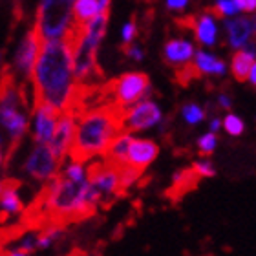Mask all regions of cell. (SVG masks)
Segmentation results:
<instances>
[{
	"label": "cell",
	"mask_w": 256,
	"mask_h": 256,
	"mask_svg": "<svg viewBox=\"0 0 256 256\" xmlns=\"http://www.w3.org/2000/svg\"><path fill=\"white\" fill-rule=\"evenodd\" d=\"M218 104H220V108H224V110H230V108H232V99H230L227 94H220Z\"/></svg>",
	"instance_id": "cell-32"
},
{
	"label": "cell",
	"mask_w": 256,
	"mask_h": 256,
	"mask_svg": "<svg viewBox=\"0 0 256 256\" xmlns=\"http://www.w3.org/2000/svg\"><path fill=\"white\" fill-rule=\"evenodd\" d=\"M254 60H256V44L249 42L244 48L236 50V54L232 55V60H230V72H232V75L238 80H247Z\"/></svg>",
	"instance_id": "cell-16"
},
{
	"label": "cell",
	"mask_w": 256,
	"mask_h": 256,
	"mask_svg": "<svg viewBox=\"0 0 256 256\" xmlns=\"http://www.w3.org/2000/svg\"><path fill=\"white\" fill-rule=\"evenodd\" d=\"M132 139H134V134L123 128V130L114 138V141L110 143V146H108L106 154H104L106 161H110V163H114V165H118V166L126 165L128 148H130Z\"/></svg>",
	"instance_id": "cell-18"
},
{
	"label": "cell",
	"mask_w": 256,
	"mask_h": 256,
	"mask_svg": "<svg viewBox=\"0 0 256 256\" xmlns=\"http://www.w3.org/2000/svg\"><path fill=\"white\" fill-rule=\"evenodd\" d=\"M75 0H40L35 30L42 40L62 38L74 26Z\"/></svg>",
	"instance_id": "cell-4"
},
{
	"label": "cell",
	"mask_w": 256,
	"mask_h": 256,
	"mask_svg": "<svg viewBox=\"0 0 256 256\" xmlns=\"http://www.w3.org/2000/svg\"><path fill=\"white\" fill-rule=\"evenodd\" d=\"M224 130L229 134V136H232V138H238V136H242L244 130H246V123H244V119H242L240 116L227 114L224 118Z\"/></svg>",
	"instance_id": "cell-22"
},
{
	"label": "cell",
	"mask_w": 256,
	"mask_h": 256,
	"mask_svg": "<svg viewBox=\"0 0 256 256\" xmlns=\"http://www.w3.org/2000/svg\"><path fill=\"white\" fill-rule=\"evenodd\" d=\"M90 182L94 187L102 194V200L118 196L123 185H121V168L110 161L94 163L90 166Z\"/></svg>",
	"instance_id": "cell-8"
},
{
	"label": "cell",
	"mask_w": 256,
	"mask_h": 256,
	"mask_svg": "<svg viewBox=\"0 0 256 256\" xmlns=\"http://www.w3.org/2000/svg\"><path fill=\"white\" fill-rule=\"evenodd\" d=\"M40 46H42V38L38 37L35 26L30 30V32L24 35L22 42L18 44V50H16L15 55V70L22 77H32L33 68L37 64L38 59V52H40Z\"/></svg>",
	"instance_id": "cell-11"
},
{
	"label": "cell",
	"mask_w": 256,
	"mask_h": 256,
	"mask_svg": "<svg viewBox=\"0 0 256 256\" xmlns=\"http://www.w3.org/2000/svg\"><path fill=\"white\" fill-rule=\"evenodd\" d=\"M205 116H207V112H205L200 104H196V102H187V104L182 108L183 121L187 124H190V126H196V124L202 123L203 119H205Z\"/></svg>",
	"instance_id": "cell-21"
},
{
	"label": "cell",
	"mask_w": 256,
	"mask_h": 256,
	"mask_svg": "<svg viewBox=\"0 0 256 256\" xmlns=\"http://www.w3.org/2000/svg\"><path fill=\"white\" fill-rule=\"evenodd\" d=\"M240 13H254L256 11V0H234Z\"/></svg>",
	"instance_id": "cell-29"
},
{
	"label": "cell",
	"mask_w": 256,
	"mask_h": 256,
	"mask_svg": "<svg viewBox=\"0 0 256 256\" xmlns=\"http://www.w3.org/2000/svg\"><path fill=\"white\" fill-rule=\"evenodd\" d=\"M224 128V119H220V118H212L210 121H208V130L214 134H218L220 130Z\"/></svg>",
	"instance_id": "cell-33"
},
{
	"label": "cell",
	"mask_w": 256,
	"mask_h": 256,
	"mask_svg": "<svg viewBox=\"0 0 256 256\" xmlns=\"http://www.w3.org/2000/svg\"><path fill=\"white\" fill-rule=\"evenodd\" d=\"M6 256H32V252H26V251H20V249H15V251L8 252Z\"/></svg>",
	"instance_id": "cell-36"
},
{
	"label": "cell",
	"mask_w": 256,
	"mask_h": 256,
	"mask_svg": "<svg viewBox=\"0 0 256 256\" xmlns=\"http://www.w3.org/2000/svg\"><path fill=\"white\" fill-rule=\"evenodd\" d=\"M163 121V112L158 102L143 99L126 108L123 114V128L128 132H144L150 128L158 126Z\"/></svg>",
	"instance_id": "cell-7"
},
{
	"label": "cell",
	"mask_w": 256,
	"mask_h": 256,
	"mask_svg": "<svg viewBox=\"0 0 256 256\" xmlns=\"http://www.w3.org/2000/svg\"><path fill=\"white\" fill-rule=\"evenodd\" d=\"M99 2L97 0H75L74 2V24L84 26L96 15H99Z\"/></svg>",
	"instance_id": "cell-20"
},
{
	"label": "cell",
	"mask_w": 256,
	"mask_h": 256,
	"mask_svg": "<svg viewBox=\"0 0 256 256\" xmlns=\"http://www.w3.org/2000/svg\"><path fill=\"white\" fill-rule=\"evenodd\" d=\"M6 183H8V180H6V182H0V194H2V192H4V188H6Z\"/></svg>",
	"instance_id": "cell-37"
},
{
	"label": "cell",
	"mask_w": 256,
	"mask_h": 256,
	"mask_svg": "<svg viewBox=\"0 0 256 256\" xmlns=\"http://www.w3.org/2000/svg\"><path fill=\"white\" fill-rule=\"evenodd\" d=\"M102 194L88 180L86 183H75L59 174L48 182L44 188V207L55 218L77 220L86 218L101 205Z\"/></svg>",
	"instance_id": "cell-3"
},
{
	"label": "cell",
	"mask_w": 256,
	"mask_h": 256,
	"mask_svg": "<svg viewBox=\"0 0 256 256\" xmlns=\"http://www.w3.org/2000/svg\"><path fill=\"white\" fill-rule=\"evenodd\" d=\"M136 33H138V24H136V20L126 22L123 28V35H121L124 46H130V42H132L134 37H136Z\"/></svg>",
	"instance_id": "cell-28"
},
{
	"label": "cell",
	"mask_w": 256,
	"mask_h": 256,
	"mask_svg": "<svg viewBox=\"0 0 256 256\" xmlns=\"http://www.w3.org/2000/svg\"><path fill=\"white\" fill-rule=\"evenodd\" d=\"M214 10H216V13L220 16H224V18H230V16H236L240 13L234 0H216Z\"/></svg>",
	"instance_id": "cell-25"
},
{
	"label": "cell",
	"mask_w": 256,
	"mask_h": 256,
	"mask_svg": "<svg viewBox=\"0 0 256 256\" xmlns=\"http://www.w3.org/2000/svg\"><path fill=\"white\" fill-rule=\"evenodd\" d=\"M60 114L57 108L50 104H35L33 106L32 136L35 143H50L59 123Z\"/></svg>",
	"instance_id": "cell-10"
},
{
	"label": "cell",
	"mask_w": 256,
	"mask_h": 256,
	"mask_svg": "<svg viewBox=\"0 0 256 256\" xmlns=\"http://www.w3.org/2000/svg\"><path fill=\"white\" fill-rule=\"evenodd\" d=\"M194 68H196L198 74L203 75H216V77H222L227 72V64L224 62L222 59H218L216 55L208 54V52H196L194 55Z\"/></svg>",
	"instance_id": "cell-19"
},
{
	"label": "cell",
	"mask_w": 256,
	"mask_h": 256,
	"mask_svg": "<svg viewBox=\"0 0 256 256\" xmlns=\"http://www.w3.org/2000/svg\"><path fill=\"white\" fill-rule=\"evenodd\" d=\"M218 22L212 13H202L194 20V35L202 46H214L218 42Z\"/></svg>",
	"instance_id": "cell-15"
},
{
	"label": "cell",
	"mask_w": 256,
	"mask_h": 256,
	"mask_svg": "<svg viewBox=\"0 0 256 256\" xmlns=\"http://www.w3.org/2000/svg\"><path fill=\"white\" fill-rule=\"evenodd\" d=\"M33 106L50 104L59 112L74 110L79 97V82L74 70L70 37L42 40L32 74Z\"/></svg>",
	"instance_id": "cell-1"
},
{
	"label": "cell",
	"mask_w": 256,
	"mask_h": 256,
	"mask_svg": "<svg viewBox=\"0 0 256 256\" xmlns=\"http://www.w3.org/2000/svg\"><path fill=\"white\" fill-rule=\"evenodd\" d=\"M216 146H218V136L210 130L198 138V150L202 156H210L216 150Z\"/></svg>",
	"instance_id": "cell-23"
},
{
	"label": "cell",
	"mask_w": 256,
	"mask_h": 256,
	"mask_svg": "<svg viewBox=\"0 0 256 256\" xmlns=\"http://www.w3.org/2000/svg\"><path fill=\"white\" fill-rule=\"evenodd\" d=\"M192 170L196 172L198 178H214V176H216V166H214L212 161L207 160V158L194 161Z\"/></svg>",
	"instance_id": "cell-24"
},
{
	"label": "cell",
	"mask_w": 256,
	"mask_h": 256,
	"mask_svg": "<svg viewBox=\"0 0 256 256\" xmlns=\"http://www.w3.org/2000/svg\"><path fill=\"white\" fill-rule=\"evenodd\" d=\"M247 80H249L252 86H256V60H254V64H252L251 72H249V77H247Z\"/></svg>",
	"instance_id": "cell-35"
},
{
	"label": "cell",
	"mask_w": 256,
	"mask_h": 256,
	"mask_svg": "<svg viewBox=\"0 0 256 256\" xmlns=\"http://www.w3.org/2000/svg\"><path fill=\"white\" fill-rule=\"evenodd\" d=\"M108 90L114 97V104L126 110L136 102L148 99L152 88H150L148 75L141 72H130L112 80L108 84Z\"/></svg>",
	"instance_id": "cell-5"
},
{
	"label": "cell",
	"mask_w": 256,
	"mask_h": 256,
	"mask_svg": "<svg viewBox=\"0 0 256 256\" xmlns=\"http://www.w3.org/2000/svg\"><path fill=\"white\" fill-rule=\"evenodd\" d=\"M60 165L62 161L48 143H35L24 163V172L35 182L48 183L60 174Z\"/></svg>",
	"instance_id": "cell-6"
},
{
	"label": "cell",
	"mask_w": 256,
	"mask_h": 256,
	"mask_svg": "<svg viewBox=\"0 0 256 256\" xmlns=\"http://www.w3.org/2000/svg\"><path fill=\"white\" fill-rule=\"evenodd\" d=\"M158 156H160V146H158V143H154L152 139L136 138V136H134L132 143H130V148H128L126 165L143 172L154 163Z\"/></svg>",
	"instance_id": "cell-13"
},
{
	"label": "cell",
	"mask_w": 256,
	"mask_h": 256,
	"mask_svg": "<svg viewBox=\"0 0 256 256\" xmlns=\"http://www.w3.org/2000/svg\"><path fill=\"white\" fill-rule=\"evenodd\" d=\"M163 55L166 64H170L174 68H185L190 64V60H194L196 48L187 38H170L163 48Z\"/></svg>",
	"instance_id": "cell-14"
},
{
	"label": "cell",
	"mask_w": 256,
	"mask_h": 256,
	"mask_svg": "<svg viewBox=\"0 0 256 256\" xmlns=\"http://www.w3.org/2000/svg\"><path fill=\"white\" fill-rule=\"evenodd\" d=\"M97 2H99L101 13H108V11H110V2H112V0H97Z\"/></svg>",
	"instance_id": "cell-34"
},
{
	"label": "cell",
	"mask_w": 256,
	"mask_h": 256,
	"mask_svg": "<svg viewBox=\"0 0 256 256\" xmlns=\"http://www.w3.org/2000/svg\"><path fill=\"white\" fill-rule=\"evenodd\" d=\"M75 130H77V114L74 110H66V112L60 114L54 138L48 143L60 161L68 160L70 154H72L75 141Z\"/></svg>",
	"instance_id": "cell-9"
},
{
	"label": "cell",
	"mask_w": 256,
	"mask_h": 256,
	"mask_svg": "<svg viewBox=\"0 0 256 256\" xmlns=\"http://www.w3.org/2000/svg\"><path fill=\"white\" fill-rule=\"evenodd\" d=\"M124 110L118 104L99 106L80 114L77 119L74 148L70 158L88 161L92 158L106 154L114 138L123 130Z\"/></svg>",
	"instance_id": "cell-2"
},
{
	"label": "cell",
	"mask_w": 256,
	"mask_h": 256,
	"mask_svg": "<svg viewBox=\"0 0 256 256\" xmlns=\"http://www.w3.org/2000/svg\"><path fill=\"white\" fill-rule=\"evenodd\" d=\"M59 236H60V230L57 229V227L44 230V232H40V234H38V238H37V247H38V249H50V247L55 244V240H57Z\"/></svg>",
	"instance_id": "cell-26"
},
{
	"label": "cell",
	"mask_w": 256,
	"mask_h": 256,
	"mask_svg": "<svg viewBox=\"0 0 256 256\" xmlns=\"http://www.w3.org/2000/svg\"><path fill=\"white\" fill-rule=\"evenodd\" d=\"M2 163H4V156H2V152H0V168H2Z\"/></svg>",
	"instance_id": "cell-38"
},
{
	"label": "cell",
	"mask_w": 256,
	"mask_h": 256,
	"mask_svg": "<svg viewBox=\"0 0 256 256\" xmlns=\"http://www.w3.org/2000/svg\"><path fill=\"white\" fill-rule=\"evenodd\" d=\"M124 52H126L128 57H132L134 60L143 59V52H141V48H139V46H130V48H124Z\"/></svg>",
	"instance_id": "cell-31"
},
{
	"label": "cell",
	"mask_w": 256,
	"mask_h": 256,
	"mask_svg": "<svg viewBox=\"0 0 256 256\" xmlns=\"http://www.w3.org/2000/svg\"><path fill=\"white\" fill-rule=\"evenodd\" d=\"M22 210H24V202H22L18 187L15 182L8 180L4 192L0 194V218L15 216V214H20Z\"/></svg>",
	"instance_id": "cell-17"
},
{
	"label": "cell",
	"mask_w": 256,
	"mask_h": 256,
	"mask_svg": "<svg viewBox=\"0 0 256 256\" xmlns=\"http://www.w3.org/2000/svg\"><path fill=\"white\" fill-rule=\"evenodd\" d=\"M224 26L225 32H227V42H229V46L234 50H240L251 42V38L256 35V15L225 18Z\"/></svg>",
	"instance_id": "cell-12"
},
{
	"label": "cell",
	"mask_w": 256,
	"mask_h": 256,
	"mask_svg": "<svg viewBox=\"0 0 256 256\" xmlns=\"http://www.w3.org/2000/svg\"><path fill=\"white\" fill-rule=\"evenodd\" d=\"M37 238L38 234H33V232H30V234L22 236V240L16 244V249H20V251H26V252H33L37 251Z\"/></svg>",
	"instance_id": "cell-27"
},
{
	"label": "cell",
	"mask_w": 256,
	"mask_h": 256,
	"mask_svg": "<svg viewBox=\"0 0 256 256\" xmlns=\"http://www.w3.org/2000/svg\"><path fill=\"white\" fill-rule=\"evenodd\" d=\"M190 0H166V8L172 11H182L188 6Z\"/></svg>",
	"instance_id": "cell-30"
}]
</instances>
